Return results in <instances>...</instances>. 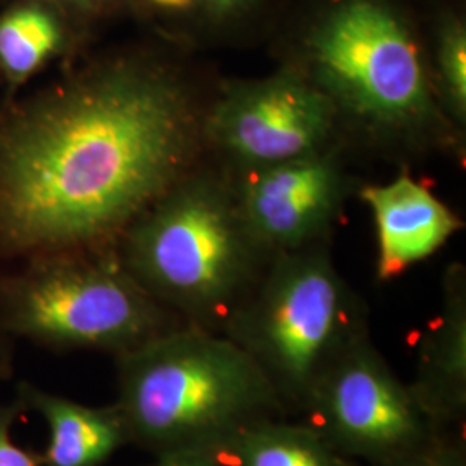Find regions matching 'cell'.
Instances as JSON below:
<instances>
[{
	"label": "cell",
	"mask_w": 466,
	"mask_h": 466,
	"mask_svg": "<svg viewBox=\"0 0 466 466\" xmlns=\"http://www.w3.org/2000/svg\"><path fill=\"white\" fill-rule=\"evenodd\" d=\"M211 90L187 50L150 36L0 100V265L115 248L206 157Z\"/></svg>",
	"instance_id": "cell-1"
},
{
	"label": "cell",
	"mask_w": 466,
	"mask_h": 466,
	"mask_svg": "<svg viewBox=\"0 0 466 466\" xmlns=\"http://www.w3.org/2000/svg\"><path fill=\"white\" fill-rule=\"evenodd\" d=\"M279 66L329 106L350 152L465 156L433 92L420 0H282L267 34Z\"/></svg>",
	"instance_id": "cell-2"
},
{
	"label": "cell",
	"mask_w": 466,
	"mask_h": 466,
	"mask_svg": "<svg viewBox=\"0 0 466 466\" xmlns=\"http://www.w3.org/2000/svg\"><path fill=\"white\" fill-rule=\"evenodd\" d=\"M115 249L152 299L184 325L218 333L275 256L249 232L232 175L209 157L150 204Z\"/></svg>",
	"instance_id": "cell-3"
},
{
	"label": "cell",
	"mask_w": 466,
	"mask_h": 466,
	"mask_svg": "<svg viewBox=\"0 0 466 466\" xmlns=\"http://www.w3.org/2000/svg\"><path fill=\"white\" fill-rule=\"evenodd\" d=\"M115 404L150 454H218L252 423L285 417L265 371L223 333L178 325L115 358Z\"/></svg>",
	"instance_id": "cell-4"
},
{
	"label": "cell",
	"mask_w": 466,
	"mask_h": 466,
	"mask_svg": "<svg viewBox=\"0 0 466 466\" xmlns=\"http://www.w3.org/2000/svg\"><path fill=\"white\" fill-rule=\"evenodd\" d=\"M365 332V302L329 242L275 254L221 330L265 371L287 413L302 411L319 377Z\"/></svg>",
	"instance_id": "cell-5"
},
{
	"label": "cell",
	"mask_w": 466,
	"mask_h": 466,
	"mask_svg": "<svg viewBox=\"0 0 466 466\" xmlns=\"http://www.w3.org/2000/svg\"><path fill=\"white\" fill-rule=\"evenodd\" d=\"M0 321L15 340L115 358L184 325L138 285L115 248L47 252L0 269Z\"/></svg>",
	"instance_id": "cell-6"
},
{
	"label": "cell",
	"mask_w": 466,
	"mask_h": 466,
	"mask_svg": "<svg viewBox=\"0 0 466 466\" xmlns=\"http://www.w3.org/2000/svg\"><path fill=\"white\" fill-rule=\"evenodd\" d=\"M202 134L206 157L233 175L342 144L329 102L282 66L263 78L213 86Z\"/></svg>",
	"instance_id": "cell-7"
},
{
	"label": "cell",
	"mask_w": 466,
	"mask_h": 466,
	"mask_svg": "<svg viewBox=\"0 0 466 466\" xmlns=\"http://www.w3.org/2000/svg\"><path fill=\"white\" fill-rule=\"evenodd\" d=\"M335 450L368 466L415 450L441 431L402 383L370 332L339 354L300 411Z\"/></svg>",
	"instance_id": "cell-8"
},
{
	"label": "cell",
	"mask_w": 466,
	"mask_h": 466,
	"mask_svg": "<svg viewBox=\"0 0 466 466\" xmlns=\"http://www.w3.org/2000/svg\"><path fill=\"white\" fill-rule=\"evenodd\" d=\"M350 154L333 144L273 167L228 171L242 218L269 254L330 240L350 194L361 187L350 173Z\"/></svg>",
	"instance_id": "cell-9"
},
{
	"label": "cell",
	"mask_w": 466,
	"mask_h": 466,
	"mask_svg": "<svg viewBox=\"0 0 466 466\" xmlns=\"http://www.w3.org/2000/svg\"><path fill=\"white\" fill-rule=\"evenodd\" d=\"M358 196L375 219L379 282H390L425 261L463 227L456 213L408 171L387 184L361 185Z\"/></svg>",
	"instance_id": "cell-10"
},
{
	"label": "cell",
	"mask_w": 466,
	"mask_h": 466,
	"mask_svg": "<svg viewBox=\"0 0 466 466\" xmlns=\"http://www.w3.org/2000/svg\"><path fill=\"white\" fill-rule=\"evenodd\" d=\"M442 287V311L421 339L417 379L410 387L439 429H452L466 415L465 267L450 265Z\"/></svg>",
	"instance_id": "cell-11"
},
{
	"label": "cell",
	"mask_w": 466,
	"mask_h": 466,
	"mask_svg": "<svg viewBox=\"0 0 466 466\" xmlns=\"http://www.w3.org/2000/svg\"><path fill=\"white\" fill-rule=\"evenodd\" d=\"M86 35L47 0L0 4V100L15 99L52 63L82 56Z\"/></svg>",
	"instance_id": "cell-12"
},
{
	"label": "cell",
	"mask_w": 466,
	"mask_h": 466,
	"mask_svg": "<svg viewBox=\"0 0 466 466\" xmlns=\"http://www.w3.org/2000/svg\"><path fill=\"white\" fill-rule=\"evenodd\" d=\"M16 400L23 411H35L47 425L44 466H104L130 444L127 423L115 402L86 406L30 382L17 383Z\"/></svg>",
	"instance_id": "cell-13"
},
{
	"label": "cell",
	"mask_w": 466,
	"mask_h": 466,
	"mask_svg": "<svg viewBox=\"0 0 466 466\" xmlns=\"http://www.w3.org/2000/svg\"><path fill=\"white\" fill-rule=\"evenodd\" d=\"M228 466H361L308 421L283 417L252 423L217 454Z\"/></svg>",
	"instance_id": "cell-14"
},
{
	"label": "cell",
	"mask_w": 466,
	"mask_h": 466,
	"mask_svg": "<svg viewBox=\"0 0 466 466\" xmlns=\"http://www.w3.org/2000/svg\"><path fill=\"white\" fill-rule=\"evenodd\" d=\"M420 4L435 97L451 125L465 135V4L461 0H420Z\"/></svg>",
	"instance_id": "cell-15"
},
{
	"label": "cell",
	"mask_w": 466,
	"mask_h": 466,
	"mask_svg": "<svg viewBox=\"0 0 466 466\" xmlns=\"http://www.w3.org/2000/svg\"><path fill=\"white\" fill-rule=\"evenodd\" d=\"M282 0H194L199 47L230 46L267 34Z\"/></svg>",
	"instance_id": "cell-16"
},
{
	"label": "cell",
	"mask_w": 466,
	"mask_h": 466,
	"mask_svg": "<svg viewBox=\"0 0 466 466\" xmlns=\"http://www.w3.org/2000/svg\"><path fill=\"white\" fill-rule=\"evenodd\" d=\"M375 466H466L465 437L452 429L441 431L415 450Z\"/></svg>",
	"instance_id": "cell-17"
},
{
	"label": "cell",
	"mask_w": 466,
	"mask_h": 466,
	"mask_svg": "<svg viewBox=\"0 0 466 466\" xmlns=\"http://www.w3.org/2000/svg\"><path fill=\"white\" fill-rule=\"evenodd\" d=\"M56 5L67 19L82 32L92 34V30L113 17L127 15L128 0H47Z\"/></svg>",
	"instance_id": "cell-18"
},
{
	"label": "cell",
	"mask_w": 466,
	"mask_h": 466,
	"mask_svg": "<svg viewBox=\"0 0 466 466\" xmlns=\"http://www.w3.org/2000/svg\"><path fill=\"white\" fill-rule=\"evenodd\" d=\"M23 408L17 400L0 404V466H44L42 452L19 446L13 429Z\"/></svg>",
	"instance_id": "cell-19"
},
{
	"label": "cell",
	"mask_w": 466,
	"mask_h": 466,
	"mask_svg": "<svg viewBox=\"0 0 466 466\" xmlns=\"http://www.w3.org/2000/svg\"><path fill=\"white\" fill-rule=\"evenodd\" d=\"M147 466H228L217 454L204 451H184L156 456L154 463Z\"/></svg>",
	"instance_id": "cell-20"
},
{
	"label": "cell",
	"mask_w": 466,
	"mask_h": 466,
	"mask_svg": "<svg viewBox=\"0 0 466 466\" xmlns=\"http://www.w3.org/2000/svg\"><path fill=\"white\" fill-rule=\"evenodd\" d=\"M15 354H16V340L5 332L0 321V382H7L13 379Z\"/></svg>",
	"instance_id": "cell-21"
},
{
	"label": "cell",
	"mask_w": 466,
	"mask_h": 466,
	"mask_svg": "<svg viewBox=\"0 0 466 466\" xmlns=\"http://www.w3.org/2000/svg\"><path fill=\"white\" fill-rule=\"evenodd\" d=\"M2 2H4V0H0V4H2Z\"/></svg>",
	"instance_id": "cell-22"
},
{
	"label": "cell",
	"mask_w": 466,
	"mask_h": 466,
	"mask_svg": "<svg viewBox=\"0 0 466 466\" xmlns=\"http://www.w3.org/2000/svg\"><path fill=\"white\" fill-rule=\"evenodd\" d=\"M0 92H2V88H0Z\"/></svg>",
	"instance_id": "cell-23"
}]
</instances>
